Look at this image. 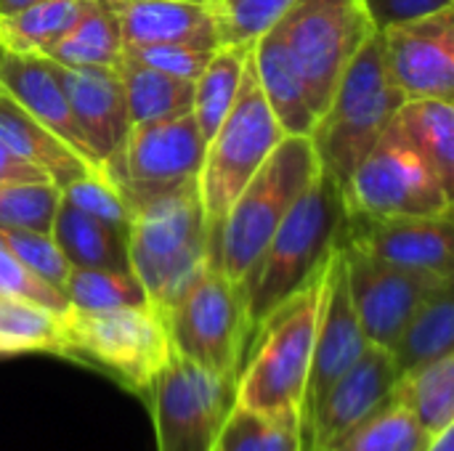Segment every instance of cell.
<instances>
[{
	"label": "cell",
	"instance_id": "d6a6232c",
	"mask_svg": "<svg viewBox=\"0 0 454 451\" xmlns=\"http://www.w3.org/2000/svg\"><path fill=\"white\" fill-rule=\"evenodd\" d=\"M72 308L80 311H112L128 306H149L141 282L133 271L117 268H69L61 287Z\"/></svg>",
	"mask_w": 454,
	"mask_h": 451
},
{
	"label": "cell",
	"instance_id": "ac0fdd59",
	"mask_svg": "<svg viewBox=\"0 0 454 451\" xmlns=\"http://www.w3.org/2000/svg\"><path fill=\"white\" fill-rule=\"evenodd\" d=\"M48 64L59 77L72 114L104 175V167L120 154L130 130L120 72L117 66H64L51 58Z\"/></svg>",
	"mask_w": 454,
	"mask_h": 451
},
{
	"label": "cell",
	"instance_id": "9c48e42d",
	"mask_svg": "<svg viewBox=\"0 0 454 451\" xmlns=\"http://www.w3.org/2000/svg\"><path fill=\"white\" fill-rule=\"evenodd\" d=\"M141 399L152 412L157 451H213L237 407V377L170 354Z\"/></svg>",
	"mask_w": 454,
	"mask_h": 451
},
{
	"label": "cell",
	"instance_id": "603a6c76",
	"mask_svg": "<svg viewBox=\"0 0 454 451\" xmlns=\"http://www.w3.org/2000/svg\"><path fill=\"white\" fill-rule=\"evenodd\" d=\"M51 239L64 253L74 268H117L130 271L128 266V237L112 229L109 223L82 213L67 199L59 202Z\"/></svg>",
	"mask_w": 454,
	"mask_h": 451
},
{
	"label": "cell",
	"instance_id": "ffe728a7",
	"mask_svg": "<svg viewBox=\"0 0 454 451\" xmlns=\"http://www.w3.org/2000/svg\"><path fill=\"white\" fill-rule=\"evenodd\" d=\"M0 85L51 133H56L64 144H69L82 159H88L96 170L98 162L72 114L67 93L53 74L45 56L37 53H8L0 51ZM101 173V170H98Z\"/></svg>",
	"mask_w": 454,
	"mask_h": 451
},
{
	"label": "cell",
	"instance_id": "e575fe53",
	"mask_svg": "<svg viewBox=\"0 0 454 451\" xmlns=\"http://www.w3.org/2000/svg\"><path fill=\"white\" fill-rule=\"evenodd\" d=\"M61 189L51 181L0 183V229L51 234Z\"/></svg>",
	"mask_w": 454,
	"mask_h": 451
},
{
	"label": "cell",
	"instance_id": "74e56055",
	"mask_svg": "<svg viewBox=\"0 0 454 451\" xmlns=\"http://www.w3.org/2000/svg\"><path fill=\"white\" fill-rule=\"evenodd\" d=\"M295 0H221V45L253 43L274 27Z\"/></svg>",
	"mask_w": 454,
	"mask_h": 451
},
{
	"label": "cell",
	"instance_id": "4fadbf2b",
	"mask_svg": "<svg viewBox=\"0 0 454 451\" xmlns=\"http://www.w3.org/2000/svg\"><path fill=\"white\" fill-rule=\"evenodd\" d=\"M338 245L346 255V279L359 324L367 340L380 348H391L423 300L442 284L452 282L383 263L340 239Z\"/></svg>",
	"mask_w": 454,
	"mask_h": 451
},
{
	"label": "cell",
	"instance_id": "52a82bcc",
	"mask_svg": "<svg viewBox=\"0 0 454 451\" xmlns=\"http://www.w3.org/2000/svg\"><path fill=\"white\" fill-rule=\"evenodd\" d=\"M61 324L64 359L90 364L138 396L146 393L173 354L168 330L149 306L112 311H80L69 306Z\"/></svg>",
	"mask_w": 454,
	"mask_h": 451
},
{
	"label": "cell",
	"instance_id": "b9f144b4",
	"mask_svg": "<svg viewBox=\"0 0 454 451\" xmlns=\"http://www.w3.org/2000/svg\"><path fill=\"white\" fill-rule=\"evenodd\" d=\"M24 181H48V178L0 144V183H24Z\"/></svg>",
	"mask_w": 454,
	"mask_h": 451
},
{
	"label": "cell",
	"instance_id": "8d00e7d4",
	"mask_svg": "<svg viewBox=\"0 0 454 451\" xmlns=\"http://www.w3.org/2000/svg\"><path fill=\"white\" fill-rule=\"evenodd\" d=\"M61 199H67L69 205L80 207L82 213L109 223L112 229H117L120 234L128 237L130 231V210L125 205V199L120 197V191L98 173L72 181L69 186L61 189Z\"/></svg>",
	"mask_w": 454,
	"mask_h": 451
},
{
	"label": "cell",
	"instance_id": "277c9868",
	"mask_svg": "<svg viewBox=\"0 0 454 451\" xmlns=\"http://www.w3.org/2000/svg\"><path fill=\"white\" fill-rule=\"evenodd\" d=\"M346 218V202L338 181L325 170L295 199L261 258L242 284V300L250 335L285 298L303 287L327 260Z\"/></svg>",
	"mask_w": 454,
	"mask_h": 451
},
{
	"label": "cell",
	"instance_id": "6da1fadb",
	"mask_svg": "<svg viewBox=\"0 0 454 451\" xmlns=\"http://www.w3.org/2000/svg\"><path fill=\"white\" fill-rule=\"evenodd\" d=\"M325 279L327 260L253 330L237 375V407L301 423Z\"/></svg>",
	"mask_w": 454,
	"mask_h": 451
},
{
	"label": "cell",
	"instance_id": "ba28073f",
	"mask_svg": "<svg viewBox=\"0 0 454 451\" xmlns=\"http://www.w3.org/2000/svg\"><path fill=\"white\" fill-rule=\"evenodd\" d=\"M319 120L348 61L378 32L364 0H295L274 24Z\"/></svg>",
	"mask_w": 454,
	"mask_h": 451
},
{
	"label": "cell",
	"instance_id": "9a60e30c",
	"mask_svg": "<svg viewBox=\"0 0 454 451\" xmlns=\"http://www.w3.org/2000/svg\"><path fill=\"white\" fill-rule=\"evenodd\" d=\"M370 340L359 324V316L351 303L348 279H346V255L340 245L327 255V279H325V295L319 306L317 319V335H314V354H311V369L303 396V412H301V433L319 404V399L327 393V388L346 375L356 359L367 351Z\"/></svg>",
	"mask_w": 454,
	"mask_h": 451
},
{
	"label": "cell",
	"instance_id": "60d3db41",
	"mask_svg": "<svg viewBox=\"0 0 454 451\" xmlns=\"http://www.w3.org/2000/svg\"><path fill=\"white\" fill-rule=\"evenodd\" d=\"M364 3H367L372 24L378 29L396 24V21L420 19V16L436 13L447 5H454V0H364Z\"/></svg>",
	"mask_w": 454,
	"mask_h": 451
},
{
	"label": "cell",
	"instance_id": "44dd1931",
	"mask_svg": "<svg viewBox=\"0 0 454 451\" xmlns=\"http://www.w3.org/2000/svg\"><path fill=\"white\" fill-rule=\"evenodd\" d=\"M0 144L8 152H13L19 159L37 167L59 189L98 173L69 144H64L56 133L40 125L3 85H0Z\"/></svg>",
	"mask_w": 454,
	"mask_h": 451
},
{
	"label": "cell",
	"instance_id": "f1b7e54d",
	"mask_svg": "<svg viewBox=\"0 0 454 451\" xmlns=\"http://www.w3.org/2000/svg\"><path fill=\"white\" fill-rule=\"evenodd\" d=\"M64 314L0 292V356H64Z\"/></svg>",
	"mask_w": 454,
	"mask_h": 451
},
{
	"label": "cell",
	"instance_id": "e0dca14e",
	"mask_svg": "<svg viewBox=\"0 0 454 451\" xmlns=\"http://www.w3.org/2000/svg\"><path fill=\"white\" fill-rule=\"evenodd\" d=\"M396 383L399 372L388 348L370 343L356 364L340 375L314 407L303 428V451H325L356 428L394 396Z\"/></svg>",
	"mask_w": 454,
	"mask_h": 451
},
{
	"label": "cell",
	"instance_id": "1f68e13d",
	"mask_svg": "<svg viewBox=\"0 0 454 451\" xmlns=\"http://www.w3.org/2000/svg\"><path fill=\"white\" fill-rule=\"evenodd\" d=\"M82 0H45L13 13H0V51L45 53L77 19Z\"/></svg>",
	"mask_w": 454,
	"mask_h": 451
},
{
	"label": "cell",
	"instance_id": "d6986e66",
	"mask_svg": "<svg viewBox=\"0 0 454 451\" xmlns=\"http://www.w3.org/2000/svg\"><path fill=\"white\" fill-rule=\"evenodd\" d=\"M112 8L122 45L178 43L192 48L221 45V8L210 0H128Z\"/></svg>",
	"mask_w": 454,
	"mask_h": 451
},
{
	"label": "cell",
	"instance_id": "836d02e7",
	"mask_svg": "<svg viewBox=\"0 0 454 451\" xmlns=\"http://www.w3.org/2000/svg\"><path fill=\"white\" fill-rule=\"evenodd\" d=\"M215 451H303L301 423L234 407Z\"/></svg>",
	"mask_w": 454,
	"mask_h": 451
},
{
	"label": "cell",
	"instance_id": "bcb514c9",
	"mask_svg": "<svg viewBox=\"0 0 454 451\" xmlns=\"http://www.w3.org/2000/svg\"><path fill=\"white\" fill-rule=\"evenodd\" d=\"M210 3H218V5H221V0H210Z\"/></svg>",
	"mask_w": 454,
	"mask_h": 451
},
{
	"label": "cell",
	"instance_id": "7bdbcfd3",
	"mask_svg": "<svg viewBox=\"0 0 454 451\" xmlns=\"http://www.w3.org/2000/svg\"><path fill=\"white\" fill-rule=\"evenodd\" d=\"M423 451H454V425L452 428H444L436 436H431Z\"/></svg>",
	"mask_w": 454,
	"mask_h": 451
},
{
	"label": "cell",
	"instance_id": "3957f363",
	"mask_svg": "<svg viewBox=\"0 0 454 451\" xmlns=\"http://www.w3.org/2000/svg\"><path fill=\"white\" fill-rule=\"evenodd\" d=\"M322 173L311 136H285L210 231V260L242 290L266 242Z\"/></svg>",
	"mask_w": 454,
	"mask_h": 451
},
{
	"label": "cell",
	"instance_id": "4316f807",
	"mask_svg": "<svg viewBox=\"0 0 454 451\" xmlns=\"http://www.w3.org/2000/svg\"><path fill=\"white\" fill-rule=\"evenodd\" d=\"M130 125L152 122V120H170L189 114L194 106V82L165 74L160 69L144 66L133 58H120L117 64Z\"/></svg>",
	"mask_w": 454,
	"mask_h": 451
},
{
	"label": "cell",
	"instance_id": "f546056e",
	"mask_svg": "<svg viewBox=\"0 0 454 451\" xmlns=\"http://www.w3.org/2000/svg\"><path fill=\"white\" fill-rule=\"evenodd\" d=\"M396 393L412 409L418 425L436 436L454 425V354L434 359L399 377Z\"/></svg>",
	"mask_w": 454,
	"mask_h": 451
},
{
	"label": "cell",
	"instance_id": "7dc6e473",
	"mask_svg": "<svg viewBox=\"0 0 454 451\" xmlns=\"http://www.w3.org/2000/svg\"><path fill=\"white\" fill-rule=\"evenodd\" d=\"M213 451H215V449H213Z\"/></svg>",
	"mask_w": 454,
	"mask_h": 451
},
{
	"label": "cell",
	"instance_id": "ee69618b",
	"mask_svg": "<svg viewBox=\"0 0 454 451\" xmlns=\"http://www.w3.org/2000/svg\"><path fill=\"white\" fill-rule=\"evenodd\" d=\"M37 3H45V0H0V13H13V11L29 8V5H37Z\"/></svg>",
	"mask_w": 454,
	"mask_h": 451
},
{
	"label": "cell",
	"instance_id": "f6af8a7d",
	"mask_svg": "<svg viewBox=\"0 0 454 451\" xmlns=\"http://www.w3.org/2000/svg\"><path fill=\"white\" fill-rule=\"evenodd\" d=\"M114 3H128V0H114Z\"/></svg>",
	"mask_w": 454,
	"mask_h": 451
},
{
	"label": "cell",
	"instance_id": "4dcf8cb0",
	"mask_svg": "<svg viewBox=\"0 0 454 451\" xmlns=\"http://www.w3.org/2000/svg\"><path fill=\"white\" fill-rule=\"evenodd\" d=\"M428 439L431 436L418 425L412 409L394 391L378 412L343 433L325 451H423Z\"/></svg>",
	"mask_w": 454,
	"mask_h": 451
},
{
	"label": "cell",
	"instance_id": "30bf717a",
	"mask_svg": "<svg viewBox=\"0 0 454 451\" xmlns=\"http://www.w3.org/2000/svg\"><path fill=\"white\" fill-rule=\"evenodd\" d=\"M343 202L348 215L367 218H442L452 215V191L404 138L396 122L367 152L346 181Z\"/></svg>",
	"mask_w": 454,
	"mask_h": 451
},
{
	"label": "cell",
	"instance_id": "83f0119b",
	"mask_svg": "<svg viewBox=\"0 0 454 451\" xmlns=\"http://www.w3.org/2000/svg\"><path fill=\"white\" fill-rule=\"evenodd\" d=\"M250 53H253V43H223L213 51L202 74L194 80L192 114L205 138H210L223 122V117L229 114L237 98L245 66L250 61Z\"/></svg>",
	"mask_w": 454,
	"mask_h": 451
},
{
	"label": "cell",
	"instance_id": "2e32d148",
	"mask_svg": "<svg viewBox=\"0 0 454 451\" xmlns=\"http://www.w3.org/2000/svg\"><path fill=\"white\" fill-rule=\"evenodd\" d=\"M338 239L383 263L454 279L452 215L367 218L346 213Z\"/></svg>",
	"mask_w": 454,
	"mask_h": 451
},
{
	"label": "cell",
	"instance_id": "8fae6325",
	"mask_svg": "<svg viewBox=\"0 0 454 451\" xmlns=\"http://www.w3.org/2000/svg\"><path fill=\"white\" fill-rule=\"evenodd\" d=\"M207 138L194 114L130 125L120 154L104 167V178L120 191L130 215L146 202L197 178Z\"/></svg>",
	"mask_w": 454,
	"mask_h": 451
},
{
	"label": "cell",
	"instance_id": "d4e9b609",
	"mask_svg": "<svg viewBox=\"0 0 454 451\" xmlns=\"http://www.w3.org/2000/svg\"><path fill=\"white\" fill-rule=\"evenodd\" d=\"M394 367L402 375L454 354V292L452 282L434 290L412 314L396 343L388 348Z\"/></svg>",
	"mask_w": 454,
	"mask_h": 451
},
{
	"label": "cell",
	"instance_id": "484cf974",
	"mask_svg": "<svg viewBox=\"0 0 454 451\" xmlns=\"http://www.w3.org/2000/svg\"><path fill=\"white\" fill-rule=\"evenodd\" d=\"M394 122L444 189L454 191V101L407 98Z\"/></svg>",
	"mask_w": 454,
	"mask_h": 451
},
{
	"label": "cell",
	"instance_id": "5b68a950",
	"mask_svg": "<svg viewBox=\"0 0 454 451\" xmlns=\"http://www.w3.org/2000/svg\"><path fill=\"white\" fill-rule=\"evenodd\" d=\"M404 101L407 96L391 74L383 37L375 32L348 61L327 109L311 130L319 165L340 189L394 125Z\"/></svg>",
	"mask_w": 454,
	"mask_h": 451
},
{
	"label": "cell",
	"instance_id": "7a4b0ae2",
	"mask_svg": "<svg viewBox=\"0 0 454 451\" xmlns=\"http://www.w3.org/2000/svg\"><path fill=\"white\" fill-rule=\"evenodd\" d=\"M210 263L197 178L146 202L130 218L128 266L146 292L149 308L168 324L173 308Z\"/></svg>",
	"mask_w": 454,
	"mask_h": 451
},
{
	"label": "cell",
	"instance_id": "5bb4252c",
	"mask_svg": "<svg viewBox=\"0 0 454 451\" xmlns=\"http://www.w3.org/2000/svg\"><path fill=\"white\" fill-rule=\"evenodd\" d=\"M407 98L454 101V5L378 29Z\"/></svg>",
	"mask_w": 454,
	"mask_h": 451
},
{
	"label": "cell",
	"instance_id": "ab89813d",
	"mask_svg": "<svg viewBox=\"0 0 454 451\" xmlns=\"http://www.w3.org/2000/svg\"><path fill=\"white\" fill-rule=\"evenodd\" d=\"M0 292L11 298H21L37 306H45L56 314H64L69 308V300L61 290L32 274L21 260H16L3 245H0Z\"/></svg>",
	"mask_w": 454,
	"mask_h": 451
},
{
	"label": "cell",
	"instance_id": "d590c367",
	"mask_svg": "<svg viewBox=\"0 0 454 451\" xmlns=\"http://www.w3.org/2000/svg\"><path fill=\"white\" fill-rule=\"evenodd\" d=\"M0 245L16 260H21L32 274H37L56 290L64 287L72 266L64 258V253L56 247L51 234H37V231H24V229H0Z\"/></svg>",
	"mask_w": 454,
	"mask_h": 451
},
{
	"label": "cell",
	"instance_id": "7c38bea8",
	"mask_svg": "<svg viewBox=\"0 0 454 451\" xmlns=\"http://www.w3.org/2000/svg\"><path fill=\"white\" fill-rule=\"evenodd\" d=\"M165 330L173 354L223 377L239 375L250 343V322L242 292L213 260L173 308Z\"/></svg>",
	"mask_w": 454,
	"mask_h": 451
},
{
	"label": "cell",
	"instance_id": "7402d4cb",
	"mask_svg": "<svg viewBox=\"0 0 454 451\" xmlns=\"http://www.w3.org/2000/svg\"><path fill=\"white\" fill-rule=\"evenodd\" d=\"M253 69L282 130L287 136H311L317 114L277 27H269L253 40Z\"/></svg>",
	"mask_w": 454,
	"mask_h": 451
},
{
	"label": "cell",
	"instance_id": "cb8c5ba5",
	"mask_svg": "<svg viewBox=\"0 0 454 451\" xmlns=\"http://www.w3.org/2000/svg\"><path fill=\"white\" fill-rule=\"evenodd\" d=\"M37 56L64 66H114L122 58V32L112 0H82L74 24Z\"/></svg>",
	"mask_w": 454,
	"mask_h": 451
},
{
	"label": "cell",
	"instance_id": "8992f818",
	"mask_svg": "<svg viewBox=\"0 0 454 451\" xmlns=\"http://www.w3.org/2000/svg\"><path fill=\"white\" fill-rule=\"evenodd\" d=\"M285 136L287 133L271 114L266 96L258 85L250 53L237 98L218 130L207 138L205 157L197 173V189L207 231L221 223L229 205L237 199V194L247 186V181L258 173V167L269 159V154Z\"/></svg>",
	"mask_w": 454,
	"mask_h": 451
},
{
	"label": "cell",
	"instance_id": "f35d334b",
	"mask_svg": "<svg viewBox=\"0 0 454 451\" xmlns=\"http://www.w3.org/2000/svg\"><path fill=\"white\" fill-rule=\"evenodd\" d=\"M215 48H192L178 43H144V45H122V56L133 58L144 66L160 69L165 74L181 80H197L210 61Z\"/></svg>",
	"mask_w": 454,
	"mask_h": 451
}]
</instances>
